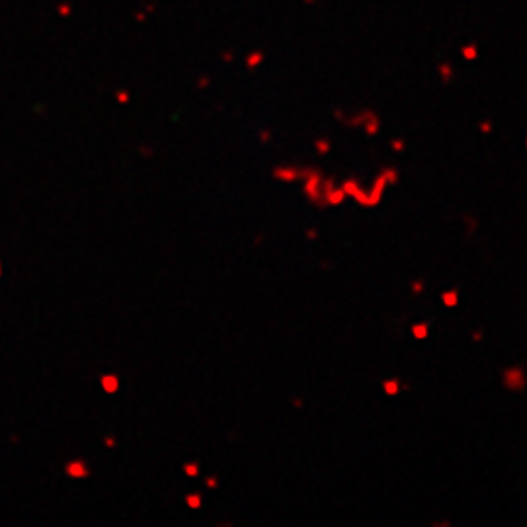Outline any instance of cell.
Instances as JSON below:
<instances>
[{"label":"cell","instance_id":"6da1fadb","mask_svg":"<svg viewBox=\"0 0 527 527\" xmlns=\"http://www.w3.org/2000/svg\"><path fill=\"white\" fill-rule=\"evenodd\" d=\"M322 172L318 168H311V172L303 178L305 186H303V192L307 195V199L318 207H326V201H324V195L320 192V182H322Z\"/></svg>","mask_w":527,"mask_h":527},{"label":"cell","instance_id":"7a4b0ae2","mask_svg":"<svg viewBox=\"0 0 527 527\" xmlns=\"http://www.w3.org/2000/svg\"><path fill=\"white\" fill-rule=\"evenodd\" d=\"M502 379H504V386L509 388V390L521 392L525 388V373H523L521 367H509V369H506L504 375H502Z\"/></svg>","mask_w":527,"mask_h":527},{"label":"cell","instance_id":"3957f363","mask_svg":"<svg viewBox=\"0 0 527 527\" xmlns=\"http://www.w3.org/2000/svg\"><path fill=\"white\" fill-rule=\"evenodd\" d=\"M274 178L281 180L285 184H291V182L299 180V170L293 168V166H276L274 168Z\"/></svg>","mask_w":527,"mask_h":527},{"label":"cell","instance_id":"277c9868","mask_svg":"<svg viewBox=\"0 0 527 527\" xmlns=\"http://www.w3.org/2000/svg\"><path fill=\"white\" fill-rule=\"evenodd\" d=\"M67 474L72 478H86V476H90V469L82 461H72L67 465Z\"/></svg>","mask_w":527,"mask_h":527},{"label":"cell","instance_id":"5b68a950","mask_svg":"<svg viewBox=\"0 0 527 527\" xmlns=\"http://www.w3.org/2000/svg\"><path fill=\"white\" fill-rule=\"evenodd\" d=\"M344 199H346V192H344L342 188H338V186H334V188L324 195L326 205H342Z\"/></svg>","mask_w":527,"mask_h":527},{"label":"cell","instance_id":"8992f818","mask_svg":"<svg viewBox=\"0 0 527 527\" xmlns=\"http://www.w3.org/2000/svg\"><path fill=\"white\" fill-rule=\"evenodd\" d=\"M100 383H102V388H104L105 392H109V394L117 392V388H119V379H117V375H102Z\"/></svg>","mask_w":527,"mask_h":527},{"label":"cell","instance_id":"52a82bcc","mask_svg":"<svg viewBox=\"0 0 527 527\" xmlns=\"http://www.w3.org/2000/svg\"><path fill=\"white\" fill-rule=\"evenodd\" d=\"M363 123H365V133L367 135H375L377 131H379V119L375 117V113H371V111H365V119H363Z\"/></svg>","mask_w":527,"mask_h":527},{"label":"cell","instance_id":"ba28073f","mask_svg":"<svg viewBox=\"0 0 527 527\" xmlns=\"http://www.w3.org/2000/svg\"><path fill=\"white\" fill-rule=\"evenodd\" d=\"M441 301H443V305H445L447 309H453V307H457V303H459V293H457L455 289L443 291V293H441Z\"/></svg>","mask_w":527,"mask_h":527},{"label":"cell","instance_id":"9c48e42d","mask_svg":"<svg viewBox=\"0 0 527 527\" xmlns=\"http://www.w3.org/2000/svg\"><path fill=\"white\" fill-rule=\"evenodd\" d=\"M383 390L386 394H390V397H394V394H399L401 392V381L399 379H388L383 383Z\"/></svg>","mask_w":527,"mask_h":527},{"label":"cell","instance_id":"30bf717a","mask_svg":"<svg viewBox=\"0 0 527 527\" xmlns=\"http://www.w3.org/2000/svg\"><path fill=\"white\" fill-rule=\"evenodd\" d=\"M383 176H385V180H386V186H397L399 180H401V174H399L397 168H385V170H383Z\"/></svg>","mask_w":527,"mask_h":527},{"label":"cell","instance_id":"8fae6325","mask_svg":"<svg viewBox=\"0 0 527 527\" xmlns=\"http://www.w3.org/2000/svg\"><path fill=\"white\" fill-rule=\"evenodd\" d=\"M428 334H430L428 322H420V324H414V326H412V336H414L416 340H424V338H428Z\"/></svg>","mask_w":527,"mask_h":527},{"label":"cell","instance_id":"7c38bea8","mask_svg":"<svg viewBox=\"0 0 527 527\" xmlns=\"http://www.w3.org/2000/svg\"><path fill=\"white\" fill-rule=\"evenodd\" d=\"M342 190L346 192V195H353L357 190H359V182L355 180V178H348V180H344V184H342Z\"/></svg>","mask_w":527,"mask_h":527},{"label":"cell","instance_id":"4fadbf2b","mask_svg":"<svg viewBox=\"0 0 527 527\" xmlns=\"http://www.w3.org/2000/svg\"><path fill=\"white\" fill-rule=\"evenodd\" d=\"M186 504H188V508H192V509H199V508H201V504H203L201 494H197V492L188 494V496H186Z\"/></svg>","mask_w":527,"mask_h":527},{"label":"cell","instance_id":"5bb4252c","mask_svg":"<svg viewBox=\"0 0 527 527\" xmlns=\"http://www.w3.org/2000/svg\"><path fill=\"white\" fill-rule=\"evenodd\" d=\"M315 149L318 155H328L330 153V141L328 139H316L315 141Z\"/></svg>","mask_w":527,"mask_h":527},{"label":"cell","instance_id":"9a60e30c","mask_svg":"<svg viewBox=\"0 0 527 527\" xmlns=\"http://www.w3.org/2000/svg\"><path fill=\"white\" fill-rule=\"evenodd\" d=\"M184 473H186L188 476L193 478V476L199 474V465H197V463H186V465H184Z\"/></svg>","mask_w":527,"mask_h":527},{"label":"cell","instance_id":"2e32d148","mask_svg":"<svg viewBox=\"0 0 527 527\" xmlns=\"http://www.w3.org/2000/svg\"><path fill=\"white\" fill-rule=\"evenodd\" d=\"M410 289H412V295H420V293H424V281H422V280L412 281Z\"/></svg>","mask_w":527,"mask_h":527},{"label":"cell","instance_id":"e0dca14e","mask_svg":"<svg viewBox=\"0 0 527 527\" xmlns=\"http://www.w3.org/2000/svg\"><path fill=\"white\" fill-rule=\"evenodd\" d=\"M390 147H392L394 153H403V151H404V141H403V139H394V141L390 143Z\"/></svg>","mask_w":527,"mask_h":527},{"label":"cell","instance_id":"ac0fdd59","mask_svg":"<svg viewBox=\"0 0 527 527\" xmlns=\"http://www.w3.org/2000/svg\"><path fill=\"white\" fill-rule=\"evenodd\" d=\"M205 484H207V488H217V486H219V480H217V476H207Z\"/></svg>","mask_w":527,"mask_h":527},{"label":"cell","instance_id":"d6986e66","mask_svg":"<svg viewBox=\"0 0 527 527\" xmlns=\"http://www.w3.org/2000/svg\"><path fill=\"white\" fill-rule=\"evenodd\" d=\"M260 141L262 143H268L270 141V133H268V131H262V133H260Z\"/></svg>","mask_w":527,"mask_h":527},{"label":"cell","instance_id":"ffe728a7","mask_svg":"<svg viewBox=\"0 0 527 527\" xmlns=\"http://www.w3.org/2000/svg\"><path fill=\"white\" fill-rule=\"evenodd\" d=\"M318 236V232L315 230V228H307V238H311V240H315Z\"/></svg>","mask_w":527,"mask_h":527},{"label":"cell","instance_id":"44dd1931","mask_svg":"<svg viewBox=\"0 0 527 527\" xmlns=\"http://www.w3.org/2000/svg\"><path fill=\"white\" fill-rule=\"evenodd\" d=\"M473 340H474V342H482V332H480V330L473 332Z\"/></svg>","mask_w":527,"mask_h":527},{"label":"cell","instance_id":"7402d4cb","mask_svg":"<svg viewBox=\"0 0 527 527\" xmlns=\"http://www.w3.org/2000/svg\"><path fill=\"white\" fill-rule=\"evenodd\" d=\"M432 525L434 527H447V525H451V521H434Z\"/></svg>","mask_w":527,"mask_h":527},{"label":"cell","instance_id":"603a6c76","mask_svg":"<svg viewBox=\"0 0 527 527\" xmlns=\"http://www.w3.org/2000/svg\"><path fill=\"white\" fill-rule=\"evenodd\" d=\"M104 443H105L107 447H115V439H113V438H105Z\"/></svg>","mask_w":527,"mask_h":527},{"label":"cell","instance_id":"cb8c5ba5","mask_svg":"<svg viewBox=\"0 0 527 527\" xmlns=\"http://www.w3.org/2000/svg\"><path fill=\"white\" fill-rule=\"evenodd\" d=\"M480 129L484 131V133H490V129H492V125H490V123L486 121V123H482V125H480Z\"/></svg>","mask_w":527,"mask_h":527},{"label":"cell","instance_id":"d4e9b609","mask_svg":"<svg viewBox=\"0 0 527 527\" xmlns=\"http://www.w3.org/2000/svg\"><path fill=\"white\" fill-rule=\"evenodd\" d=\"M117 100L119 102H127V94H117Z\"/></svg>","mask_w":527,"mask_h":527},{"label":"cell","instance_id":"484cf974","mask_svg":"<svg viewBox=\"0 0 527 527\" xmlns=\"http://www.w3.org/2000/svg\"><path fill=\"white\" fill-rule=\"evenodd\" d=\"M143 155H145V157H151L153 153H151V149H147V147H143Z\"/></svg>","mask_w":527,"mask_h":527},{"label":"cell","instance_id":"4316f807","mask_svg":"<svg viewBox=\"0 0 527 527\" xmlns=\"http://www.w3.org/2000/svg\"><path fill=\"white\" fill-rule=\"evenodd\" d=\"M291 403H293V404H295V406H297V408H301V399H293V401H291Z\"/></svg>","mask_w":527,"mask_h":527}]
</instances>
